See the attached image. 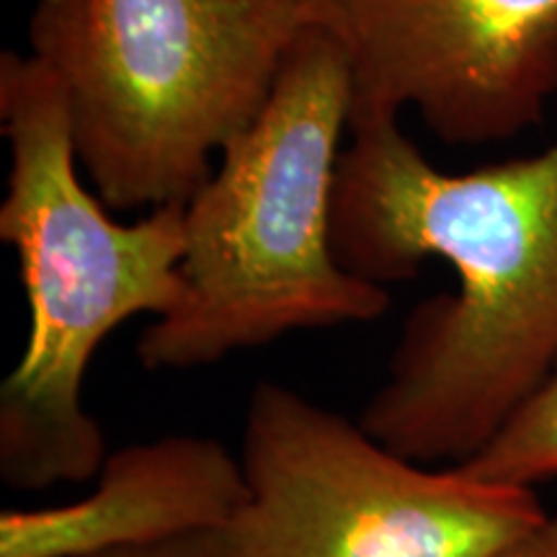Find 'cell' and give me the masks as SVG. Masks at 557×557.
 Masks as SVG:
<instances>
[{"mask_svg": "<svg viewBox=\"0 0 557 557\" xmlns=\"http://www.w3.org/2000/svg\"><path fill=\"white\" fill-rule=\"evenodd\" d=\"M333 191V253L387 287L421 263L455 269L457 292L403 323L387 380L357 421L421 465H459L557 364V139L537 156L438 171L398 120L348 124Z\"/></svg>", "mask_w": 557, "mask_h": 557, "instance_id": "obj_1", "label": "cell"}, {"mask_svg": "<svg viewBox=\"0 0 557 557\" xmlns=\"http://www.w3.org/2000/svg\"><path fill=\"white\" fill-rule=\"evenodd\" d=\"M0 129L11 152L0 238L16 250L32 315L0 385V480L45 491L99 475L107 438L83 406V380L109 333L178 302L186 205L111 220L78 178L65 94L34 54L0 58Z\"/></svg>", "mask_w": 557, "mask_h": 557, "instance_id": "obj_2", "label": "cell"}, {"mask_svg": "<svg viewBox=\"0 0 557 557\" xmlns=\"http://www.w3.org/2000/svg\"><path fill=\"white\" fill-rule=\"evenodd\" d=\"M351 70L323 24L299 34L267 103L186 201L181 297L137 341L148 372H186L299 331L372 323L393 305L333 253Z\"/></svg>", "mask_w": 557, "mask_h": 557, "instance_id": "obj_3", "label": "cell"}, {"mask_svg": "<svg viewBox=\"0 0 557 557\" xmlns=\"http://www.w3.org/2000/svg\"><path fill=\"white\" fill-rule=\"evenodd\" d=\"M312 21V0H37L29 54L103 205L160 209L207 184Z\"/></svg>", "mask_w": 557, "mask_h": 557, "instance_id": "obj_4", "label": "cell"}, {"mask_svg": "<svg viewBox=\"0 0 557 557\" xmlns=\"http://www.w3.org/2000/svg\"><path fill=\"white\" fill-rule=\"evenodd\" d=\"M238 457L222 557H493L547 517L534 487L431 470L282 382L250 393Z\"/></svg>", "mask_w": 557, "mask_h": 557, "instance_id": "obj_5", "label": "cell"}, {"mask_svg": "<svg viewBox=\"0 0 557 557\" xmlns=\"http://www.w3.org/2000/svg\"><path fill=\"white\" fill-rule=\"evenodd\" d=\"M351 70V116L416 111L449 145L534 127L557 94V0H312Z\"/></svg>", "mask_w": 557, "mask_h": 557, "instance_id": "obj_6", "label": "cell"}, {"mask_svg": "<svg viewBox=\"0 0 557 557\" xmlns=\"http://www.w3.org/2000/svg\"><path fill=\"white\" fill-rule=\"evenodd\" d=\"M96 480L67 506L0 513V557H78L225 532L246 500L240 457L199 434L116 449Z\"/></svg>", "mask_w": 557, "mask_h": 557, "instance_id": "obj_7", "label": "cell"}, {"mask_svg": "<svg viewBox=\"0 0 557 557\" xmlns=\"http://www.w3.org/2000/svg\"><path fill=\"white\" fill-rule=\"evenodd\" d=\"M455 468L487 483L517 487L557 478V364L496 434Z\"/></svg>", "mask_w": 557, "mask_h": 557, "instance_id": "obj_8", "label": "cell"}, {"mask_svg": "<svg viewBox=\"0 0 557 557\" xmlns=\"http://www.w3.org/2000/svg\"><path fill=\"white\" fill-rule=\"evenodd\" d=\"M78 557H222V532L186 534V537L156 542V545L120 547Z\"/></svg>", "mask_w": 557, "mask_h": 557, "instance_id": "obj_9", "label": "cell"}, {"mask_svg": "<svg viewBox=\"0 0 557 557\" xmlns=\"http://www.w3.org/2000/svg\"><path fill=\"white\" fill-rule=\"evenodd\" d=\"M493 557H557V513H547L537 527Z\"/></svg>", "mask_w": 557, "mask_h": 557, "instance_id": "obj_10", "label": "cell"}]
</instances>
